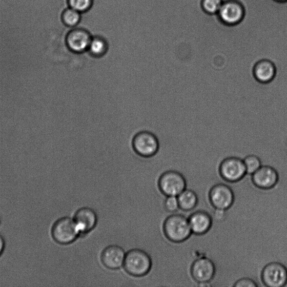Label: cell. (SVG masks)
Wrapping results in <instances>:
<instances>
[{"label":"cell","mask_w":287,"mask_h":287,"mask_svg":"<svg viewBox=\"0 0 287 287\" xmlns=\"http://www.w3.org/2000/svg\"><path fill=\"white\" fill-rule=\"evenodd\" d=\"M261 278L265 286H285L287 285V268L279 261L269 262L262 269Z\"/></svg>","instance_id":"cell-5"},{"label":"cell","mask_w":287,"mask_h":287,"mask_svg":"<svg viewBox=\"0 0 287 287\" xmlns=\"http://www.w3.org/2000/svg\"><path fill=\"white\" fill-rule=\"evenodd\" d=\"M69 7L77 11H85L91 7L92 0H68Z\"/></svg>","instance_id":"cell-22"},{"label":"cell","mask_w":287,"mask_h":287,"mask_svg":"<svg viewBox=\"0 0 287 287\" xmlns=\"http://www.w3.org/2000/svg\"><path fill=\"white\" fill-rule=\"evenodd\" d=\"M253 76L256 81L261 84L272 81L277 75L276 65L268 59L257 62L253 68Z\"/></svg>","instance_id":"cell-16"},{"label":"cell","mask_w":287,"mask_h":287,"mask_svg":"<svg viewBox=\"0 0 287 287\" xmlns=\"http://www.w3.org/2000/svg\"><path fill=\"white\" fill-rule=\"evenodd\" d=\"M191 277L198 284L201 283L211 282L216 273V267L212 259L207 257L196 259L190 269Z\"/></svg>","instance_id":"cell-10"},{"label":"cell","mask_w":287,"mask_h":287,"mask_svg":"<svg viewBox=\"0 0 287 287\" xmlns=\"http://www.w3.org/2000/svg\"><path fill=\"white\" fill-rule=\"evenodd\" d=\"M223 3V0H201V8L209 15L218 14Z\"/></svg>","instance_id":"cell-21"},{"label":"cell","mask_w":287,"mask_h":287,"mask_svg":"<svg viewBox=\"0 0 287 287\" xmlns=\"http://www.w3.org/2000/svg\"><path fill=\"white\" fill-rule=\"evenodd\" d=\"M167 211L171 213L176 212L179 209L177 196H167L165 202Z\"/></svg>","instance_id":"cell-23"},{"label":"cell","mask_w":287,"mask_h":287,"mask_svg":"<svg viewBox=\"0 0 287 287\" xmlns=\"http://www.w3.org/2000/svg\"><path fill=\"white\" fill-rule=\"evenodd\" d=\"M209 199L213 208L228 210L235 201V194L228 184H215L209 191Z\"/></svg>","instance_id":"cell-9"},{"label":"cell","mask_w":287,"mask_h":287,"mask_svg":"<svg viewBox=\"0 0 287 287\" xmlns=\"http://www.w3.org/2000/svg\"><path fill=\"white\" fill-rule=\"evenodd\" d=\"M275 1L280 3H284L287 2V0H275Z\"/></svg>","instance_id":"cell-27"},{"label":"cell","mask_w":287,"mask_h":287,"mask_svg":"<svg viewBox=\"0 0 287 287\" xmlns=\"http://www.w3.org/2000/svg\"><path fill=\"white\" fill-rule=\"evenodd\" d=\"M219 172L225 182L231 183L242 180L247 174L243 160L236 157L224 159L219 166Z\"/></svg>","instance_id":"cell-6"},{"label":"cell","mask_w":287,"mask_h":287,"mask_svg":"<svg viewBox=\"0 0 287 287\" xmlns=\"http://www.w3.org/2000/svg\"><path fill=\"white\" fill-rule=\"evenodd\" d=\"M152 266L151 256L146 251L134 249L126 254L124 268L126 272L133 277L146 276Z\"/></svg>","instance_id":"cell-2"},{"label":"cell","mask_w":287,"mask_h":287,"mask_svg":"<svg viewBox=\"0 0 287 287\" xmlns=\"http://www.w3.org/2000/svg\"><path fill=\"white\" fill-rule=\"evenodd\" d=\"M80 19L79 11L69 7L65 9L62 14V20L64 25L67 27L75 26Z\"/></svg>","instance_id":"cell-19"},{"label":"cell","mask_w":287,"mask_h":287,"mask_svg":"<svg viewBox=\"0 0 287 287\" xmlns=\"http://www.w3.org/2000/svg\"><path fill=\"white\" fill-rule=\"evenodd\" d=\"M259 286L256 281L250 277H242L238 279L233 287H258Z\"/></svg>","instance_id":"cell-24"},{"label":"cell","mask_w":287,"mask_h":287,"mask_svg":"<svg viewBox=\"0 0 287 287\" xmlns=\"http://www.w3.org/2000/svg\"><path fill=\"white\" fill-rule=\"evenodd\" d=\"M247 174L252 175L262 166L261 159L255 155H249L244 158Z\"/></svg>","instance_id":"cell-20"},{"label":"cell","mask_w":287,"mask_h":287,"mask_svg":"<svg viewBox=\"0 0 287 287\" xmlns=\"http://www.w3.org/2000/svg\"><path fill=\"white\" fill-rule=\"evenodd\" d=\"M81 234L74 219L65 217L58 219L52 225V237L56 242L69 244L74 242Z\"/></svg>","instance_id":"cell-3"},{"label":"cell","mask_w":287,"mask_h":287,"mask_svg":"<svg viewBox=\"0 0 287 287\" xmlns=\"http://www.w3.org/2000/svg\"><path fill=\"white\" fill-rule=\"evenodd\" d=\"M255 186L262 190L273 189L278 184L279 175L278 171L271 166H262L251 175Z\"/></svg>","instance_id":"cell-11"},{"label":"cell","mask_w":287,"mask_h":287,"mask_svg":"<svg viewBox=\"0 0 287 287\" xmlns=\"http://www.w3.org/2000/svg\"><path fill=\"white\" fill-rule=\"evenodd\" d=\"M88 50L91 55L95 57L103 56L107 51V44L105 40L100 38L92 39Z\"/></svg>","instance_id":"cell-18"},{"label":"cell","mask_w":287,"mask_h":287,"mask_svg":"<svg viewBox=\"0 0 287 287\" xmlns=\"http://www.w3.org/2000/svg\"><path fill=\"white\" fill-rule=\"evenodd\" d=\"M227 214V213L226 210L214 208L211 216L213 221L216 220L217 222H222V221L226 219Z\"/></svg>","instance_id":"cell-25"},{"label":"cell","mask_w":287,"mask_h":287,"mask_svg":"<svg viewBox=\"0 0 287 287\" xmlns=\"http://www.w3.org/2000/svg\"><path fill=\"white\" fill-rule=\"evenodd\" d=\"M74 219L79 229L81 234H87L92 231L98 222L97 213L93 209L83 207L77 210Z\"/></svg>","instance_id":"cell-14"},{"label":"cell","mask_w":287,"mask_h":287,"mask_svg":"<svg viewBox=\"0 0 287 287\" xmlns=\"http://www.w3.org/2000/svg\"><path fill=\"white\" fill-rule=\"evenodd\" d=\"M188 219L193 234L206 235L212 228L213 219L211 215L207 212L199 210L194 212Z\"/></svg>","instance_id":"cell-15"},{"label":"cell","mask_w":287,"mask_h":287,"mask_svg":"<svg viewBox=\"0 0 287 287\" xmlns=\"http://www.w3.org/2000/svg\"><path fill=\"white\" fill-rule=\"evenodd\" d=\"M135 152L145 158H150L157 154L159 143L156 136L149 131H141L135 135L133 140Z\"/></svg>","instance_id":"cell-7"},{"label":"cell","mask_w":287,"mask_h":287,"mask_svg":"<svg viewBox=\"0 0 287 287\" xmlns=\"http://www.w3.org/2000/svg\"><path fill=\"white\" fill-rule=\"evenodd\" d=\"M124 250L117 245H110L105 248L101 254L104 265L111 270H117L124 266L125 259Z\"/></svg>","instance_id":"cell-12"},{"label":"cell","mask_w":287,"mask_h":287,"mask_svg":"<svg viewBox=\"0 0 287 287\" xmlns=\"http://www.w3.org/2000/svg\"><path fill=\"white\" fill-rule=\"evenodd\" d=\"M177 197L179 208L183 211H193L198 204V196L192 189H185Z\"/></svg>","instance_id":"cell-17"},{"label":"cell","mask_w":287,"mask_h":287,"mask_svg":"<svg viewBox=\"0 0 287 287\" xmlns=\"http://www.w3.org/2000/svg\"><path fill=\"white\" fill-rule=\"evenodd\" d=\"M92 38L89 34L82 29L70 31L66 37L68 49L74 53H82L88 49Z\"/></svg>","instance_id":"cell-13"},{"label":"cell","mask_w":287,"mask_h":287,"mask_svg":"<svg viewBox=\"0 0 287 287\" xmlns=\"http://www.w3.org/2000/svg\"><path fill=\"white\" fill-rule=\"evenodd\" d=\"M217 15L224 25L235 26L243 20L245 9L242 4L238 0H227L223 2Z\"/></svg>","instance_id":"cell-8"},{"label":"cell","mask_w":287,"mask_h":287,"mask_svg":"<svg viewBox=\"0 0 287 287\" xmlns=\"http://www.w3.org/2000/svg\"><path fill=\"white\" fill-rule=\"evenodd\" d=\"M163 232L166 237L174 243L184 242L192 236L189 219L180 214H173L165 220Z\"/></svg>","instance_id":"cell-1"},{"label":"cell","mask_w":287,"mask_h":287,"mask_svg":"<svg viewBox=\"0 0 287 287\" xmlns=\"http://www.w3.org/2000/svg\"><path fill=\"white\" fill-rule=\"evenodd\" d=\"M158 187L167 196H178L187 188V179L180 172L168 171L160 176Z\"/></svg>","instance_id":"cell-4"},{"label":"cell","mask_w":287,"mask_h":287,"mask_svg":"<svg viewBox=\"0 0 287 287\" xmlns=\"http://www.w3.org/2000/svg\"><path fill=\"white\" fill-rule=\"evenodd\" d=\"M5 248V242L3 236L0 235V257L2 255Z\"/></svg>","instance_id":"cell-26"}]
</instances>
